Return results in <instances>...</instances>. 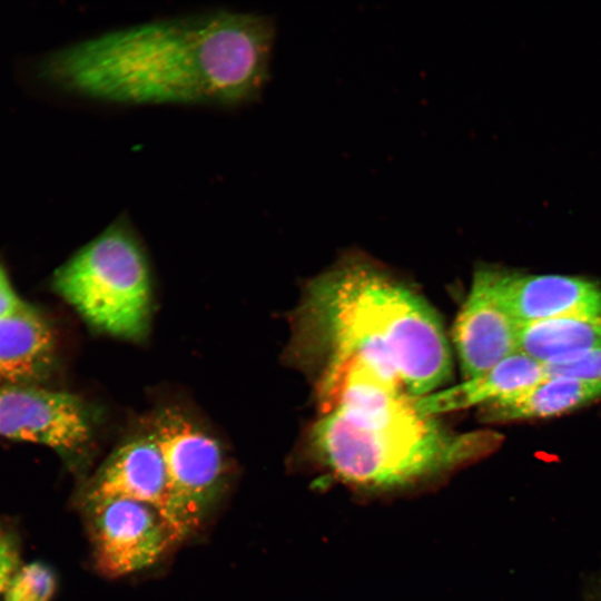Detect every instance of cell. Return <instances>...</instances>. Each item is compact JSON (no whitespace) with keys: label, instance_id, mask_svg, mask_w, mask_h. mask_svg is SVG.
<instances>
[{"label":"cell","instance_id":"6da1fadb","mask_svg":"<svg viewBox=\"0 0 601 601\" xmlns=\"http://www.w3.org/2000/svg\"><path fill=\"white\" fill-rule=\"evenodd\" d=\"M272 18L227 10L112 30L51 53L42 75L75 95L120 105L236 107L269 80Z\"/></svg>","mask_w":601,"mask_h":601},{"label":"cell","instance_id":"7a4b0ae2","mask_svg":"<svg viewBox=\"0 0 601 601\" xmlns=\"http://www.w3.org/2000/svg\"><path fill=\"white\" fill-rule=\"evenodd\" d=\"M286 358L306 371L358 362L414 398L447 382L452 358L437 313L412 287L361 256L305 286Z\"/></svg>","mask_w":601,"mask_h":601},{"label":"cell","instance_id":"3957f363","mask_svg":"<svg viewBox=\"0 0 601 601\" xmlns=\"http://www.w3.org/2000/svg\"><path fill=\"white\" fill-rule=\"evenodd\" d=\"M502 435L459 433L425 415L402 388L367 372L349 375L332 408L311 426L307 447L325 474L363 492L415 487L493 453Z\"/></svg>","mask_w":601,"mask_h":601},{"label":"cell","instance_id":"277c9868","mask_svg":"<svg viewBox=\"0 0 601 601\" xmlns=\"http://www.w3.org/2000/svg\"><path fill=\"white\" fill-rule=\"evenodd\" d=\"M52 286L93 328L129 341L147 336L152 293L145 250L119 216L53 275Z\"/></svg>","mask_w":601,"mask_h":601},{"label":"cell","instance_id":"5b68a950","mask_svg":"<svg viewBox=\"0 0 601 601\" xmlns=\"http://www.w3.org/2000/svg\"><path fill=\"white\" fill-rule=\"evenodd\" d=\"M145 427L166 466L171 524L181 542L204 525L224 497L230 465L220 441L180 407L157 408Z\"/></svg>","mask_w":601,"mask_h":601},{"label":"cell","instance_id":"8992f818","mask_svg":"<svg viewBox=\"0 0 601 601\" xmlns=\"http://www.w3.org/2000/svg\"><path fill=\"white\" fill-rule=\"evenodd\" d=\"M96 569L121 578L155 565L179 543L171 525L151 505L126 497L80 501Z\"/></svg>","mask_w":601,"mask_h":601},{"label":"cell","instance_id":"52a82bcc","mask_svg":"<svg viewBox=\"0 0 601 601\" xmlns=\"http://www.w3.org/2000/svg\"><path fill=\"white\" fill-rule=\"evenodd\" d=\"M0 436L48 446L78 464L92 444L93 414L68 392L41 384H0Z\"/></svg>","mask_w":601,"mask_h":601},{"label":"cell","instance_id":"ba28073f","mask_svg":"<svg viewBox=\"0 0 601 601\" xmlns=\"http://www.w3.org/2000/svg\"><path fill=\"white\" fill-rule=\"evenodd\" d=\"M497 269H476L453 326V343L464 380L485 373L518 352L521 325L501 298Z\"/></svg>","mask_w":601,"mask_h":601},{"label":"cell","instance_id":"9c48e42d","mask_svg":"<svg viewBox=\"0 0 601 601\" xmlns=\"http://www.w3.org/2000/svg\"><path fill=\"white\" fill-rule=\"evenodd\" d=\"M99 497L145 502L158 510L173 528L166 466L146 427L126 437L105 459L86 483L80 501Z\"/></svg>","mask_w":601,"mask_h":601},{"label":"cell","instance_id":"30bf717a","mask_svg":"<svg viewBox=\"0 0 601 601\" xmlns=\"http://www.w3.org/2000/svg\"><path fill=\"white\" fill-rule=\"evenodd\" d=\"M497 288L520 325L562 316L601 317V287L582 277L497 269Z\"/></svg>","mask_w":601,"mask_h":601},{"label":"cell","instance_id":"8fae6325","mask_svg":"<svg viewBox=\"0 0 601 601\" xmlns=\"http://www.w3.org/2000/svg\"><path fill=\"white\" fill-rule=\"evenodd\" d=\"M544 378L542 364L515 352L485 373L463 383L415 398L416 408L431 416L484 406L516 394Z\"/></svg>","mask_w":601,"mask_h":601},{"label":"cell","instance_id":"7c38bea8","mask_svg":"<svg viewBox=\"0 0 601 601\" xmlns=\"http://www.w3.org/2000/svg\"><path fill=\"white\" fill-rule=\"evenodd\" d=\"M57 357L55 333L37 311L0 318V384H41Z\"/></svg>","mask_w":601,"mask_h":601},{"label":"cell","instance_id":"4fadbf2b","mask_svg":"<svg viewBox=\"0 0 601 601\" xmlns=\"http://www.w3.org/2000/svg\"><path fill=\"white\" fill-rule=\"evenodd\" d=\"M601 398V382L544 377L511 396L481 406L485 422H511L558 416Z\"/></svg>","mask_w":601,"mask_h":601},{"label":"cell","instance_id":"5bb4252c","mask_svg":"<svg viewBox=\"0 0 601 601\" xmlns=\"http://www.w3.org/2000/svg\"><path fill=\"white\" fill-rule=\"evenodd\" d=\"M601 346V317L562 316L520 326L518 352L543 364Z\"/></svg>","mask_w":601,"mask_h":601},{"label":"cell","instance_id":"9a60e30c","mask_svg":"<svg viewBox=\"0 0 601 601\" xmlns=\"http://www.w3.org/2000/svg\"><path fill=\"white\" fill-rule=\"evenodd\" d=\"M57 589L53 570L35 561L21 564L11 577L3 601H52Z\"/></svg>","mask_w":601,"mask_h":601},{"label":"cell","instance_id":"2e32d148","mask_svg":"<svg viewBox=\"0 0 601 601\" xmlns=\"http://www.w3.org/2000/svg\"><path fill=\"white\" fill-rule=\"evenodd\" d=\"M544 377H568L601 382V346L568 359L543 364Z\"/></svg>","mask_w":601,"mask_h":601},{"label":"cell","instance_id":"e0dca14e","mask_svg":"<svg viewBox=\"0 0 601 601\" xmlns=\"http://www.w3.org/2000/svg\"><path fill=\"white\" fill-rule=\"evenodd\" d=\"M20 565L16 541L10 534L0 532V601H3L8 583Z\"/></svg>","mask_w":601,"mask_h":601},{"label":"cell","instance_id":"ac0fdd59","mask_svg":"<svg viewBox=\"0 0 601 601\" xmlns=\"http://www.w3.org/2000/svg\"><path fill=\"white\" fill-rule=\"evenodd\" d=\"M35 311L14 289L6 269L0 265V318Z\"/></svg>","mask_w":601,"mask_h":601},{"label":"cell","instance_id":"d6986e66","mask_svg":"<svg viewBox=\"0 0 601 601\" xmlns=\"http://www.w3.org/2000/svg\"><path fill=\"white\" fill-rule=\"evenodd\" d=\"M585 601H601V568L587 580L584 589Z\"/></svg>","mask_w":601,"mask_h":601}]
</instances>
